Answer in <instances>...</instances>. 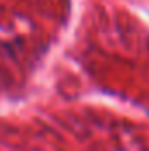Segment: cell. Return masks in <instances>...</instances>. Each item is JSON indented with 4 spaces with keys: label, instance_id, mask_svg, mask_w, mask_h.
Segmentation results:
<instances>
[]
</instances>
